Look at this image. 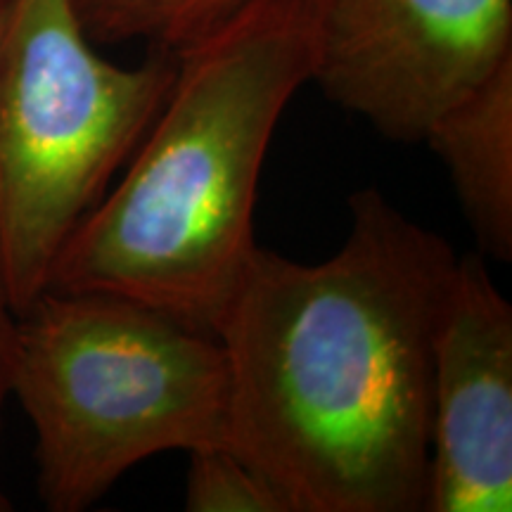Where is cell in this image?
<instances>
[{"mask_svg":"<svg viewBox=\"0 0 512 512\" xmlns=\"http://www.w3.org/2000/svg\"><path fill=\"white\" fill-rule=\"evenodd\" d=\"M482 254L512 259V57L427 128Z\"/></svg>","mask_w":512,"mask_h":512,"instance_id":"obj_7","label":"cell"},{"mask_svg":"<svg viewBox=\"0 0 512 512\" xmlns=\"http://www.w3.org/2000/svg\"><path fill=\"white\" fill-rule=\"evenodd\" d=\"M12 396L34 425L50 512L91 508L157 453L228 446L214 332L117 294L46 290L19 313Z\"/></svg>","mask_w":512,"mask_h":512,"instance_id":"obj_3","label":"cell"},{"mask_svg":"<svg viewBox=\"0 0 512 512\" xmlns=\"http://www.w3.org/2000/svg\"><path fill=\"white\" fill-rule=\"evenodd\" d=\"M15 335L17 316L0 302V420H3L5 401L12 396V370H15ZM10 510L8 496L0 486V512Z\"/></svg>","mask_w":512,"mask_h":512,"instance_id":"obj_10","label":"cell"},{"mask_svg":"<svg viewBox=\"0 0 512 512\" xmlns=\"http://www.w3.org/2000/svg\"><path fill=\"white\" fill-rule=\"evenodd\" d=\"M323 93L382 136L427 128L512 57V0H304Z\"/></svg>","mask_w":512,"mask_h":512,"instance_id":"obj_5","label":"cell"},{"mask_svg":"<svg viewBox=\"0 0 512 512\" xmlns=\"http://www.w3.org/2000/svg\"><path fill=\"white\" fill-rule=\"evenodd\" d=\"M176 76V53L105 60L74 0H0V302L19 316L110 190Z\"/></svg>","mask_w":512,"mask_h":512,"instance_id":"obj_4","label":"cell"},{"mask_svg":"<svg viewBox=\"0 0 512 512\" xmlns=\"http://www.w3.org/2000/svg\"><path fill=\"white\" fill-rule=\"evenodd\" d=\"M252 0H74L95 46L145 41L176 53L238 15Z\"/></svg>","mask_w":512,"mask_h":512,"instance_id":"obj_8","label":"cell"},{"mask_svg":"<svg viewBox=\"0 0 512 512\" xmlns=\"http://www.w3.org/2000/svg\"><path fill=\"white\" fill-rule=\"evenodd\" d=\"M313 74L304 0H252L176 50L162 110L67 240L48 290L117 294L211 332L259 247L268 145Z\"/></svg>","mask_w":512,"mask_h":512,"instance_id":"obj_2","label":"cell"},{"mask_svg":"<svg viewBox=\"0 0 512 512\" xmlns=\"http://www.w3.org/2000/svg\"><path fill=\"white\" fill-rule=\"evenodd\" d=\"M349 209L318 264L256 247L211 325L228 448L285 512H425L432 335L458 254L377 190Z\"/></svg>","mask_w":512,"mask_h":512,"instance_id":"obj_1","label":"cell"},{"mask_svg":"<svg viewBox=\"0 0 512 512\" xmlns=\"http://www.w3.org/2000/svg\"><path fill=\"white\" fill-rule=\"evenodd\" d=\"M185 510L285 512L266 479L228 446H211L190 453Z\"/></svg>","mask_w":512,"mask_h":512,"instance_id":"obj_9","label":"cell"},{"mask_svg":"<svg viewBox=\"0 0 512 512\" xmlns=\"http://www.w3.org/2000/svg\"><path fill=\"white\" fill-rule=\"evenodd\" d=\"M512 510V306L482 254L458 256L432 335L425 512Z\"/></svg>","mask_w":512,"mask_h":512,"instance_id":"obj_6","label":"cell"}]
</instances>
